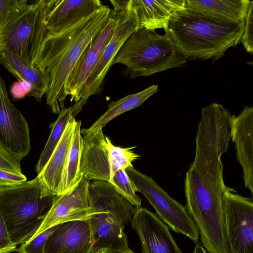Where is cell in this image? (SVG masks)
I'll return each instance as SVG.
<instances>
[{
    "instance_id": "33",
    "label": "cell",
    "mask_w": 253,
    "mask_h": 253,
    "mask_svg": "<svg viewBox=\"0 0 253 253\" xmlns=\"http://www.w3.org/2000/svg\"><path fill=\"white\" fill-rule=\"evenodd\" d=\"M90 253H112L107 249H100L97 251H92Z\"/></svg>"
},
{
    "instance_id": "18",
    "label": "cell",
    "mask_w": 253,
    "mask_h": 253,
    "mask_svg": "<svg viewBox=\"0 0 253 253\" xmlns=\"http://www.w3.org/2000/svg\"><path fill=\"white\" fill-rule=\"evenodd\" d=\"M103 5L98 0H49L45 18L49 33L63 30L100 9Z\"/></svg>"
},
{
    "instance_id": "22",
    "label": "cell",
    "mask_w": 253,
    "mask_h": 253,
    "mask_svg": "<svg viewBox=\"0 0 253 253\" xmlns=\"http://www.w3.org/2000/svg\"><path fill=\"white\" fill-rule=\"evenodd\" d=\"M251 1L249 0H185V7L223 21L239 23L245 21Z\"/></svg>"
},
{
    "instance_id": "32",
    "label": "cell",
    "mask_w": 253,
    "mask_h": 253,
    "mask_svg": "<svg viewBox=\"0 0 253 253\" xmlns=\"http://www.w3.org/2000/svg\"><path fill=\"white\" fill-rule=\"evenodd\" d=\"M193 253H208L202 245L197 243L196 244Z\"/></svg>"
},
{
    "instance_id": "30",
    "label": "cell",
    "mask_w": 253,
    "mask_h": 253,
    "mask_svg": "<svg viewBox=\"0 0 253 253\" xmlns=\"http://www.w3.org/2000/svg\"><path fill=\"white\" fill-rule=\"evenodd\" d=\"M16 248L11 241L0 210V253H9L15 251Z\"/></svg>"
},
{
    "instance_id": "6",
    "label": "cell",
    "mask_w": 253,
    "mask_h": 253,
    "mask_svg": "<svg viewBox=\"0 0 253 253\" xmlns=\"http://www.w3.org/2000/svg\"><path fill=\"white\" fill-rule=\"evenodd\" d=\"M187 60L166 33L140 29L126 40L112 64L126 65L133 79L181 67Z\"/></svg>"
},
{
    "instance_id": "31",
    "label": "cell",
    "mask_w": 253,
    "mask_h": 253,
    "mask_svg": "<svg viewBox=\"0 0 253 253\" xmlns=\"http://www.w3.org/2000/svg\"><path fill=\"white\" fill-rule=\"evenodd\" d=\"M23 0H0V26L5 21L8 15Z\"/></svg>"
},
{
    "instance_id": "24",
    "label": "cell",
    "mask_w": 253,
    "mask_h": 253,
    "mask_svg": "<svg viewBox=\"0 0 253 253\" xmlns=\"http://www.w3.org/2000/svg\"><path fill=\"white\" fill-rule=\"evenodd\" d=\"M81 129V122L78 121L56 195L70 191L79 183L83 175L80 170L81 159L84 145Z\"/></svg>"
},
{
    "instance_id": "13",
    "label": "cell",
    "mask_w": 253,
    "mask_h": 253,
    "mask_svg": "<svg viewBox=\"0 0 253 253\" xmlns=\"http://www.w3.org/2000/svg\"><path fill=\"white\" fill-rule=\"evenodd\" d=\"M90 181L83 175L79 183L70 191L55 196L41 225L32 237L64 222L88 220L90 208L88 186Z\"/></svg>"
},
{
    "instance_id": "8",
    "label": "cell",
    "mask_w": 253,
    "mask_h": 253,
    "mask_svg": "<svg viewBox=\"0 0 253 253\" xmlns=\"http://www.w3.org/2000/svg\"><path fill=\"white\" fill-rule=\"evenodd\" d=\"M135 147L114 145L101 129L90 140H84L81 172L90 180L106 181L112 184L118 170L133 167L132 163L140 157L133 151Z\"/></svg>"
},
{
    "instance_id": "21",
    "label": "cell",
    "mask_w": 253,
    "mask_h": 253,
    "mask_svg": "<svg viewBox=\"0 0 253 253\" xmlns=\"http://www.w3.org/2000/svg\"><path fill=\"white\" fill-rule=\"evenodd\" d=\"M0 63L19 82H24L31 86L29 95L41 102L49 87V79L43 71L33 67L32 64L17 55L5 49H0Z\"/></svg>"
},
{
    "instance_id": "26",
    "label": "cell",
    "mask_w": 253,
    "mask_h": 253,
    "mask_svg": "<svg viewBox=\"0 0 253 253\" xmlns=\"http://www.w3.org/2000/svg\"><path fill=\"white\" fill-rule=\"evenodd\" d=\"M60 224L51 227L30 238L17 248L15 251L19 253H44L45 245L48 238Z\"/></svg>"
},
{
    "instance_id": "27",
    "label": "cell",
    "mask_w": 253,
    "mask_h": 253,
    "mask_svg": "<svg viewBox=\"0 0 253 253\" xmlns=\"http://www.w3.org/2000/svg\"><path fill=\"white\" fill-rule=\"evenodd\" d=\"M0 169L22 173L19 161L0 140Z\"/></svg>"
},
{
    "instance_id": "16",
    "label": "cell",
    "mask_w": 253,
    "mask_h": 253,
    "mask_svg": "<svg viewBox=\"0 0 253 253\" xmlns=\"http://www.w3.org/2000/svg\"><path fill=\"white\" fill-rule=\"evenodd\" d=\"M230 137L235 144L237 161L243 169L245 187L253 194V108L246 106L237 116L232 115Z\"/></svg>"
},
{
    "instance_id": "15",
    "label": "cell",
    "mask_w": 253,
    "mask_h": 253,
    "mask_svg": "<svg viewBox=\"0 0 253 253\" xmlns=\"http://www.w3.org/2000/svg\"><path fill=\"white\" fill-rule=\"evenodd\" d=\"M130 222L139 238L142 253H183L169 227L146 208H135Z\"/></svg>"
},
{
    "instance_id": "29",
    "label": "cell",
    "mask_w": 253,
    "mask_h": 253,
    "mask_svg": "<svg viewBox=\"0 0 253 253\" xmlns=\"http://www.w3.org/2000/svg\"><path fill=\"white\" fill-rule=\"evenodd\" d=\"M26 180V177L22 173L0 169V188L17 185Z\"/></svg>"
},
{
    "instance_id": "12",
    "label": "cell",
    "mask_w": 253,
    "mask_h": 253,
    "mask_svg": "<svg viewBox=\"0 0 253 253\" xmlns=\"http://www.w3.org/2000/svg\"><path fill=\"white\" fill-rule=\"evenodd\" d=\"M0 140L19 161L29 154L31 148L28 123L10 101L0 74Z\"/></svg>"
},
{
    "instance_id": "19",
    "label": "cell",
    "mask_w": 253,
    "mask_h": 253,
    "mask_svg": "<svg viewBox=\"0 0 253 253\" xmlns=\"http://www.w3.org/2000/svg\"><path fill=\"white\" fill-rule=\"evenodd\" d=\"M78 121L72 116L48 162L38 174L43 196H55L74 138Z\"/></svg>"
},
{
    "instance_id": "2",
    "label": "cell",
    "mask_w": 253,
    "mask_h": 253,
    "mask_svg": "<svg viewBox=\"0 0 253 253\" xmlns=\"http://www.w3.org/2000/svg\"><path fill=\"white\" fill-rule=\"evenodd\" d=\"M111 11L103 5L63 30L47 33L32 65L49 77L46 103L53 113L59 114L65 108V83L84 51L106 24Z\"/></svg>"
},
{
    "instance_id": "1",
    "label": "cell",
    "mask_w": 253,
    "mask_h": 253,
    "mask_svg": "<svg viewBox=\"0 0 253 253\" xmlns=\"http://www.w3.org/2000/svg\"><path fill=\"white\" fill-rule=\"evenodd\" d=\"M232 115L224 106L213 103L203 108L195 139L194 161L185 175L186 210L203 234H213L225 228L222 155L231 139Z\"/></svg>"
},
{
    "instance_id": "14",
    "label": "cell",
    "mask_w": 253,
    "mask_h": 253,
    "mask_svg": "<svg viewBox=\"0 0 253 253\" xmlns=\"http://www.w3.org/2000/svg\"><path fill=\"white\" fill-rule=\"evenodd\" d=\"M116 23V13L112 10L106 24L86 48L69 76L64 85V96L66 98L70 95L71 101H79L80 91L99 63L111 39Z\"/></svg>"
},
{
    "instance_id": "20",
    "label": "cell",
    "mask_w": 253,
    "mask_h": 253,
    "mask_svg": "<svg viewBox=\"0 0 253 253\" xmlns=\"http://www.w3.org/2000/svg\"><path fill=\"white\" fill-rule=\"evenodd\" d=\"M129 6L133 10L139 29L167 31L171 16L185 7V0H129Z\"/></svg>"
},
{
    "instance_id": "34",
    "label": "cell",
    "mask_w": 253,
    "mask_h": 253,
    "mask_svg": "<svg viewBox=\"0 0 253 253\" xmlns=\"http://www.w3.org/2000/svg\"><path fill=\"white\" fill-rule=\"evenodd\" d=\"M119 253H134L132 250L128 249L124 252H122Z\"/></svg>"
},
{
    "instance_id": "25",
    "label": "cell",
    "mask_w": 253,
    "mask_h": 253,
    "mask_svg": "<svg viewBox=\"0 0 253 253\" xmlns=\"http://www.w3.org/2000/svg\"><path fill=\"white\" fill-rule=\"evenodd\" d=\"M81 111L76 103L69 108H64L58 114L55 122L50 125V135L36 166L38 174L46 165L59 142L70 118L75 117Z\"/></svg>"
},
{
    "instance_id": "9",
    "label": "cell",
    "mask_w": 253,
    "mask_h": 253,
    "mask_svg": "<svg viewBox=\"0 0 253 253\" xmlns=\"http://www.w3.org/2000/svg\"><path fill=\"white\" fill-rule=\"evenodd\" d=\"M126 171L137 191L145 197L161 220L175 232L199 243L198 227L185 207L173 199L151 177L133 167L127 168Z\"/></svg>"
},
{
    "instance_id": "23",
    "label": "cell",
    "mask_w": 253,
    "mask_h": 253,
    "mask_svg": "<svg viewBox=\"0 0 253 253\" xmlns=\"http://www.w3.org/2000/svg\"><path fill=\"white\" fill-rule=\"evenodd\" d=\"M158 85H152L140 92L111 102L108 105L107 110L89 128L81 129L83 140H90L111 121L123 113L141 105L158 91Z\"/></svg>"
},
{
    "instance_id": "10",
    "label": "cell",
    "mask_w": 253,
    "mask_h": 253,
    "mask_svg": "<svg viewBox=\"0 0 253 253\" xmlns=\"http://www.w3.org/2000/svg\"><path fill=\"white\" fill-rule=\"evenodd\" d=\"M114 6L117 23L112 37L105 47L99 63L82 88L79 106L83 108L91 95L98 93L102 83L121 47L133 32L139 30L135 14L128 0H110Z\"/></svg>"
},
{
    "instance_id": "17",
    "label": "cell",
    "mask_w": 253,
    "mask_h": 253,
    "mask_svg": "<svg viewBox=\"0 0 253 253\" xmlns=\"http://www.w3.org/2000/svg\"><path fill=\"white\" fill-rule=\"evenodd\" d=\"M93 241L88 220L63 223L51 234L44 253H90Z\"/></svg>"
},
{
    "instance_id": "3",
    "label": "cell",
    "mask_w": 253,
    "mask_h": 253,
    "mask_svg": "<svg viewBox=\"0 0 253 253\" xmlns=\"http://www.w3.org/2000/svg\"><path fill=\"white\" fill-rule=\"evenodd\" d=\"M245 21L229 22L184 7L170 18L165 33L187 59L217 60L241 42Z\"/></svg>"
},
{
    "instance_id": "5",
    "label": "cell",
    "mask_w": 253,
    "mask_h": 253,
    "mask_svg": "<svg viewBox=\"0 0 253 253\" xmlns=\"http://www.w3.org/2000/svg\"><path fill=\"white\" fill-rule=\"evenodd\" d=\"M54 196H42L38 176L17 185L0 188V210L14 245L24 243L34 235Z\"/></svg>"
},
{
    "instance_id": "4",
    "label": "cell",
    "mask_w": 253,
    "mask_h": 253,
    "mask_svg": "<svg viewBox=\"0 0 253 253\" xmlns=\"http://www.w3.org/2000/svg\"><path fill=\"white\" fill-rule=\"evenodd\" d=\"M88 194L92 251L107 249L119 253L128 249L124 225L131 221L135 208L106 181H90Z\"/></svg>"
},
{
    "instance_id": "7",
    "label": "cell",
    "mask_w": 253,
    "mask_h": 253,
    "mask_svg": "<svg viewBox=\"0 0 253 253\" xmlns=\"http://www.w3.org/2000/svg\"><path fill=\"white\" fill-rule=\"evenodd\" d=\"M49 0H23L0 26V49H5L32 64L47 34L45 18Z\"/></svg>"
},
{
    "instance_id": "11",
    "label": "cell",
    "mask_w": 253,
    "mask_h": 253,
    "mask_svg": "<svg viewBox=\"0 0 253 253\" xmlns=\"http://www.w3.org/2000/svg\"><path fill=\"white\" fill-rule=\"evenodd\" d=\"M223 212L229 253H253V198L239 195L227 187Z\"/></svg>"
},
{
    "instance_id": "28",
    "label": "cell",
    "mask_w": 253,
    "mask_h": 253,
    "mask_svg": "<svg viewBox=\"0 0 253 253\" xmlns=\"http://www.w3.org/2000/svg\"><path fill=\"white\" fill-rule=\"evenodd\" d=\"M253 1H252L245 19L244 29L241 39V42L246 51L252 54L253 52Z\"/></svg>"
}]
</instances>
